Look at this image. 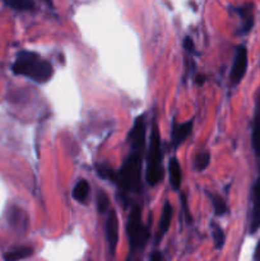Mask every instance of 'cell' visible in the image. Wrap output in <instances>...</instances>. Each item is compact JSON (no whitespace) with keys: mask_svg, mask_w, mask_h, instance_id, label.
<instances>
[{"mask_svg":"<svg viewBox=\"0 0 260 261\" xmlns=\"http://www.w3.org/2000/svg\"><path fill=\"white\" fill-rule=\"evenodd\" d=\"M145 116L140 115L135 119L134 125H133L132 130L129 133V143L132 150H144L145 145Z\"/></svg>","mask_w":260,"mask_h":261,"instance_id":"obj_6","label":"cell"},{"mask_svg":"<svg viewBox=\"0 0 260 261\" xmlns=\"http://www.w3.org/2000/svg\"><path fill=\"white\" fill-rule=\"evenodd\" d=\"M96 203H97V209H98L99 213H106L107 209L110 206V199L105 191L99 190L98 194L96 196Z\"/></svg>","mask_w":260,"mask_h":261,"instance_id":"obj_21","label":"cell"},{"mask_svg":"<svg viewBox=\"0 0 260 261\" xmlns=\"http://www.w3.org/2000/svg\"><path fill=\"white\" fill-rule=\"evenodd\" d=\"M209 198H211L212 204H213L214 214L217 217H222L227 213L228 208H227V204L224 201V199L222 196L216 195V194H209Z\"/></svg>","mask_w":260,"mask_h":261,"instance_id":"obj_16","label":"cell"},{"mask_svg":"<svg viewBox=\"0 0 260 261\" xmlns=\"http://www.w3.org/2000/svg\"><path fill=\"white\" fill-rule=\"evenodd\" d=\"M127 261H140V260H138V259H135V257H132V256H130L129 259H127Z\"/></svg>","mask_w":260,"mask_h":261,"instance_id":"obj_28","label":"cell"},{"mask_svg":"<svg viewBox=\"0 0 260 261\" xmlns=\"http://www.w3.org/2000/svg\"><path fill=\"white\" fill-rule=\"evenodd\" d=\"M12 71L15 75L27 76L37 83H46L53 76L54 69L50 61L42 60L36 53L19 51L12 65Z\"/></svg>","mask_w":260,"mask_h":261,"instance_id":"obj_1","label":"cell"},{"mask_svg":"<svg viewBox=\"0 0 260 261\" xmlns=\"http://www.w3.org/2000/svg\"><path fill=\"white\" fill-rule=\"evenodd\" d=\"M32 254H33L32 247L23 246V247H18V249L15 250H12V251L5 252L3 257H4L5 261H20L23 259L30 257Z\"/></svg>","mask_w":260,"mask_h":261,"instance_id":"obj_14","label":"cell"},{"mask_svg":"<svg viewBox=\"0 0 260 261\" xmlns=\"http://www.w3.org/2000/svg\"><path fill=\"white\" fill-rule=\"evenodd\" d=\"M163 153L161 148V135L158 125H153L152 135H150V145L149 152L147 157V170H145V181L148 185L157 186L162 181L165 176L162 166Z\"/></svg>","mask_w":260,"mask_h":261,"instance_id":"obj_3","label":"cell"},{"mask_svg":"<svg viewBox=\"0 0 260 261\" xmlns=\"http://www.w3.org/2000/svg\"><path fill=\"white\" fill-rule=\"evenodd\" d=\"M8 7L13 8L15 10H33L35 9V3L33 0H4Z\"/></svg>","mask_w":260,"mask_h":261,"instance_id":"obj_18","label":"cell"},{"mask_svg":"<svg viewBox=\"0 0 260 261\" xmlns=\"http://www.w3.org/2000/svg\"><path fill=\"white\" fill-rule=\"evenodd\" d=\"M251 143L255 154H256L257 157H260V96L259 99H257V106L254 117V125H252Z\"/></svg>","mask_w":260,"mask_h":261,"instance_id":"obj_12","label":"cell"},{"mask_svg":"<svg viewBox=\"0 0 260 261\" xmlns=\"http://www.w3.org/2000/svg\"><path fill=\"white\" fill-rule=\"evenodd\" d=\"M150 261H162V254L160 251L153 252L152 256H150Z\"/></svg>","mask_w":260,"mask_h":261,"instance_id":"obj_25","label":"cell"},{"mask_svg":"<svg viewBox=\"0 0 260 261\" xmlns=\"http://www.w3.org/2000/svg\"><path fill=\"white\" fill-rule=\"evenodd\" d=\"M247 70V50L244 45L237 46L235 53L233 63H232L231 73H229V82L232 86H237L245 76Z\"/></svg>","mask_w":260,"mask_h":261,"instance_id":"obj_5","label":"cell"},{"mask_svg":"<svg viewBox=\"0 0 260 261\" xmlns=\"http://www.w3.org/2000/svg\"><path fill=\"white\" fill-rule=\"evenodd\" d=\"M193 120H189V121L186 122H181V124L173 122L172 132H171V143H172L173 149H177V148L190 137L191 132H193Z\"/></svg>","mask_w":260,"mask_h":261,"instance_id":"obj_8","label":"cell"},{"mask_svg":"<svg viewBox=\"0 0 260 261\" xmlns=\"http://www.w3.org/2000/svg\"><path fill=\"white\" fill-rule=\"evenodd\" d=\"M195 83L198 84V86H203V84L205 83V75H204V74H198V75L195 76Z\"/></svg>","mask_w":260,"mask_h":261,"instance_id":"obj_24","label":"cell"},{"mask_svg":"<svg viewBox=\"0 0 260 261\" xmlns=\"http://www.w3.org/2000/svg\"><path fill=\"white\" fill-rule=\"evenodd\" d=\"M183 45H184V48H185V50L188 51V53L193 54L194 51H195V45H194V41L191 40L190 37H185V40H184Z\"/></svg>","mask_w":260,"mask_h":261,"instance_id":"obj_23","label":"cell"},{"mask_svg":"<svg viewBox=\"0 0 260 261\" xmlns=\"http://www.w3.org/2000/svg\"><path fill=\"white\" fill-rule=\"evenodd\" d=\"M96 171H97V175H98L101 178H103V180L111 181V182L114 184L115 181H116V172H115L112 168H110L109 166L97 165Z\"/></svg>","mask_w":260,"mask_h":261,"instance_id":"obj_19","label":"cell"},{"mask_svg":"<svg viewBox=\"0 0 260 261\" xmlns=\"http://www.w3.org/2000/svg\"><path fill=\"white\" fill-rule=\"evenodd\" d=\"M181 201H183V206H184V214H185V221L188 224L193 223V217H191L190 212H189L188 204H186V196L184 194H181Z\"/></svg>","mask_w":260,"mask_h":261,"instance_id":"obj_22","label":"cell"},{"mask_svg":"<svg viewBox=\"0 0 260 261\" xmlns=\"http://www.w3.org/2000/svg\"><path fill=\"white\" fill-rule=\"evenodd\" d=\"M260 228V175L252 186V212L250 221V233Z\"/></svg>","mask_w":260,"mask_h":261,"instance_id":"obj_9","label":"cell"},{"mask_svg":"<svg viewBox=\"0 0 260 261\" xmlns=\"http://www.w3.org/2000/svg\"><path fill=\"white\" fill-rule=\"evenodd\" d=\"M42 2H45L46 4L50 5V7H53V0H42Z\"/></svg>","mask_w":260,"mask_h":261,"instance_id":"obj_27","label":"cell"},{"mask_svg":"<svg viewBox=\"0 0 260 261\" xmlns=\"http://www.w3.org/2000/svg\"><path fill=\"white\" fill-rule=\"evenodd\" d=\"M235 10H236L237 14L241 17V33L242 35H246V33H249L250 31H251L252 25H254V4L247 3V4H244L241 5V7L236 8Z\"/></svg>","mask_w":260,"mask_h":261,"instance_id":"obj_10","label":"cell"},{"mask_svg":"<svg viewBox=\"0 0 260 261\" xmlns=\"http://www.w3.org/2000/svg\"><path fill=\"white\" fill-rule=\"evenodd\" d=\"M88 194H89V184L87 182L86 180H81L75 184L73 189V199L78 203H84L88 198Z\"/></svg>","mask_w":260,"mask_h":261,"instance_id":"obj_15","label":"cell"},{"mask_svg":"<svg viewBox=\"0 0 260 261\" xmlns=\"http://www.w3.org/2000/svg\"><path fill=\"white\" fill-rule=\"evenodd\" d=\"M168 173H170V185L173 191H178L181 188V178H183V173H181V166L177 158L172 157L168 162Z\"/></svg>","mask_w":260,"mask_h":261,"instance_id":"obj_11","label":"cell"},{"mask_svg":"<svg viewBox=\"0 0 260 261\" xmlns=\"http://www.w3.org/2000/svg\"><path fill=\"white\" fill-rule=\"evenodd\" d=\"M209 163H211V153L209 152H200L195 158V170L196 171H204L208 168Z\"/></svg>","mask_w":260,"mask_h":261,"instance_id":"obj_20","label":"cell"},{"mask_svg":"<svg viewBox=\"0 0 260 261\" xmlns=\"http://www.w3.org/2000/svg\"><path fill=\"white\" fill-rule=\"evenodd\" d=\"M142 166L143 152L132 150V153L122 162L119 172H116L115 184L119 186V189H121L124 193H127V191L138 193L142 189V184H140Z\"/></svg>","mask_w":260,"mask_h":261,"instance_id":"obj_2","label":"cell"},{"mask_svg":"<svg viewBox=\"0 0 260 261\" xmlns=\"http://www.w3.org/2000/svg\"><path fill=\"white\" fill-rule=\"evenodd\" d=\"M255 261H260V240L257 242L256 250H255Z\"/></svg>","mask_w":260,"mask_h":261,"instance_id":"obj_26","label":"cell"},{"mask_svg":"<svg viewBox=\"0 0 260 261\" xmlns=\"http://www.w3.org/2000/svg\"><path fill=\"white\" fill-rule=\"evenodd\" d=\"M126 233L129 239L130 254L135 255L142 251L149 240V227L143 223L142 208L139 205H134L130 211L129 218L126 224Z\"/></svg>","mask_w":260,"mask_h":261,"instance_id":"obj_4","label":"cell"},{"mask_svg":"<svg viewBox=\"0 0 260 261\" xmlns=\"http://www.w3.org/2000/svg\"><path fill=\"white\" fill-rule=\"evenodd\" d=\"M212 237H213L214 247L217 250H221L224 246V242H226V236H224L223 229L217 223H212Z\"/></svg>","mask_w":260,"mask_h":261,"instance_id":"obj_17","label":"cell"},{"mask_svg":"<svg viewBox=\"0 0 260 261\" xmlns=\"http://www.w3.org/2000/svg\"><path fill=\"white\" fill-rule=\"evenodd\" d=\"M106 237L109 242V249L111 255H115L116 252L117 244H119V219L115 211H111L109 213L106 221Z\"/></svg>","mask_w":260,"mask_h":261,"instance_id":"obj_7","label":"cell"},{"mask_svg":"<svg viewBox=\"0 0 260 261\" xmlns=\"http://www.w3.org/2000/svg\"><path fill=\"white\" fill-rule=\"evenodd\" d=\"M172 214H173L172 205H171L168 201H166L165 205H163V209H162V214H161L158 240H160V237L162 239V237L168 232V228H170V226H171V221H172Z\"/></svg>","mask_w":260,"mask_h":261,"instance_id":"obj_13","label":"cell"}]
</instances>
